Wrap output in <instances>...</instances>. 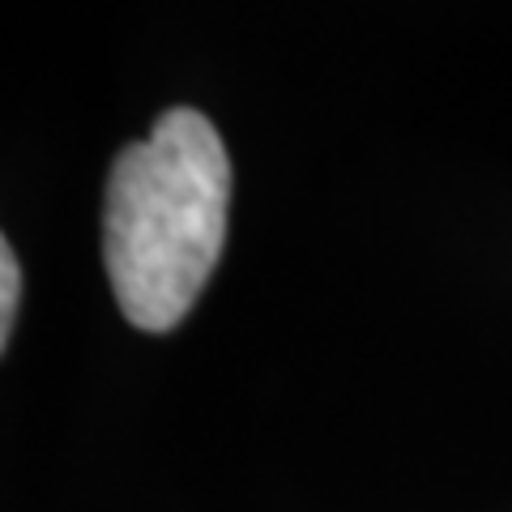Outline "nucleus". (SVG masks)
Listing matches in <instances>:
<instances>
[{
    "mask_svg": "<svg viewBox=\"0 0 512 512\" xmlns=\"http://www.w3.org/2000/svg\"><path fill=\"white\" fill-rule=\"evenodd\" d=\"M231 210V158L218 128L171 107L146 141L116 154L103 205V261L128 325L167 333L197 308Z\"/></svg>",
    "mask_w": 512,
    "mask_h": 512,
    "instance_id": "f257e3e1",
    "label": "nucleus"
},
{
    "mask_svg": "<svg viewBox=\"0 0 512 512\" xmlns=\"http://www.w3.org/2000/svg\"><path fill=\"white\" fill-rule=\"evenodd\" d=\"M18 303H22V265L13 256L9 239L0 235V350H5L13 320H18Z\"/></svg>",
    "mask_w": 512,
    "mask_h": 512,
    "instance_id": "f03ea898",
    "label": "nucleus"
}]
</instances>
